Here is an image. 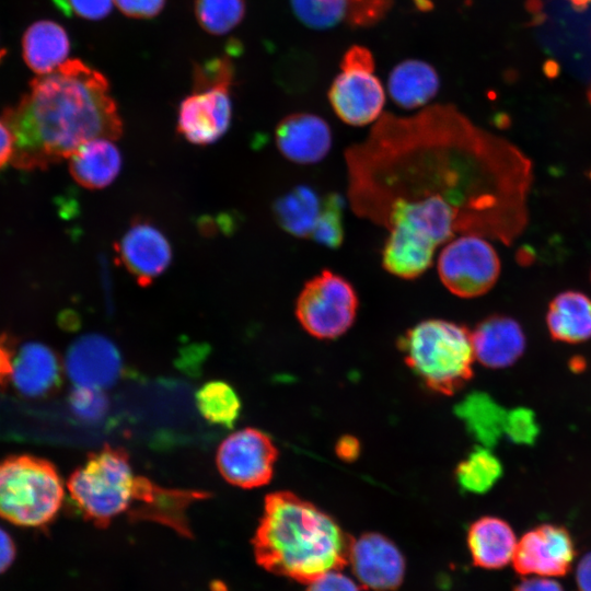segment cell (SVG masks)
Returning a JSON list of instances; mask_svg holds the SVG:
<instances>
[{
  "label": "cell",
  "mask_w": 591,
  "mask_h": 591,
  "mask_svg": "<svg viewBox=\"0 0 591 591\" xmlns=\"http://www.w3.org/2000/svg\"><path fill=\"white\" fill-rule=\"evenodd\" d=\"M579 591H591V552L586 554L576 568Z\"/></svg>",
  "instance_id": "b9f144b4"
},
{
  "label": "cell",
  "mask_w": 591,
  "mask_h": 591,
  "mask_svg": "<svg viewBox=\"0 0 591 591\" xmlns=\"http://www.w3.org/2000/svg\"><path fill=\"white\" fill-rule=\"evenodd\" d=\"M259 566L310 583L349 564L352 538L327 513L290 491L266 496L252 540Z\"/></svg>",
  "instance_id": "3957f363"
},
{
  "label": "cell",
  "mask_w": 591,
  "mask_h": 591,
  "mask_svg": "<svg viewBox=\"0 0 591 591\" xmlns=\"http://www.w3.org/2000/svg\"><path fill=\"white\" fill-rule=\"evenodd\" d=\"M11 379L15 389L24 396H47L61 383L58 357L42 343H26L13 359Z\"/></svg>",
  "instance_id": "ac0fdd59"
},
{
  "label": "cell",
  "mask_w": 591,
  "mask_h": 591,
  "mask_svg": "<svg viewBox=\"0 0 591 591\" xmlns=\"http://www.w3.org/2000/svg\"><path fill=\"white\" fill-rule=\"evenodd\" d=\"M540 427L535 414L526 407L507 413L505 434L517 444L531 445L538 437Z\"/></svg>",
  "instance_id": "d6a6232c"
},
{
  "label": "cell",
  "mask_w": 591,
  "mask_h": 591,
  "mask_svg": "<svg viewBox=\"0 0 591 591\" xmlns=\"http://www.w3.org/2000/svg\"><path fill=\"white\" fill-rule=\"evenodd\" d=\"M232 120V102L227 88L194 91L178 107L177 131L198 146L216 142L228 131Z\"/></svg>",
  "instance_id": "7c38bea8"
},
{
  "label": "cell",
  "mask_w": 591,
  "mask_h": 591,
  "mask_svg": "<svg viewBox=\"0 0 591 591\" xmlns=\"http://www.w3.org/2000/svg\"><path fill=\"white\" fill-rule=\"evenodd\" d=\"M118 262L142 287L157 279L172 260V247L154 224L136 220L115 245Z\"/></svg>",
  "instance_id": "4fadbf2b"
},
{
  "label": "cell",
  "mask_w": 591,
  "mask_h": 591,
  "mask_svg": "<svg viewBox=\"0 0 591 591\" xmlns=\"http://www.w3.org/2000/svg\"><path fill=\"white\" fill-rule=\"evenodd\" d=\"M438 274L443 286L460 298L488 292L500 274V259L483 236L463 234L449 241L438 257Z\"/></svg>",
  "instance_id": "ba28073f"
},
{
  "label": "cell",
  "mask_w": 591,
  "mask_h": 591,
  "mask_svg": "<svg viewBox=\"0 0 591 591\" xmlns=\"http://www.w3.org/2000/svg\"><path fill=\"white\" fill-rule=\"evenodd\" d=\"M575 556V543L566 528L542 524L518 541L512 564L521 576L554 578L570 570Z\"/></svg>",
  "instance_id": "8fae6325"
},
{
  "label": "cell",
  "mask_w": 591,
  "mask_h": 591,
  "mask_svg": "<svg viewBox=\"0 0 591 591\" xmlns=\"http://www.w3.org/2000/svg\"><path fill=\"white\" fill-rule=\"evenodd\" d=\"M120 169V151L107 138L85 142L69 158L73 179L89 189L108 186L118 176Z\"/></svg>",
  "instance_id": "ffe728a7"
},
{
  "label": "cell",
  "mask_w": 591,
  "mask_h": 591,
  "mask_svg": "<svg viewBox=\"0 0 591 591\" xmlns=\"http://www.w3.org/2000/svg\"><path fill=\"white\" fill-rule=\"evenodd\" d=\"M360 444L354 437H343L336 445L337 455L345 461H352L359 455Z\"/></svg>",
  "instance_id": "7bdbcfd3"
},
{
  "label": "cell",
  "mask_w": 591,
  "mask_h": 591,
  "mask_svg": "<svg viewBox=\"0 0 591 591\" xmlns=\"http://www.w3.org/2000/svg\"><path fill=\"white\" fill-rule=\"evenodd\" d=\"M67 488L82 515L100 528L124 513L165 525L181 503L178 489L161 487L137 475L127 452L112 445L89 454L70 475Z\"/></svg>",
  "instance_id": "277c9868"
},
{
  "label": "cell",
  "mask_w": 591,
  "mask_h": 591,
  "mask_svg": "<svg viewBox=\"0 0 591 591\" xmlns=\"http://www.w3.org/2000/svg\"><path fill=\"white\" fill-rule=\"evenodd\" d=\"M166 0H114L123 14L132 19H152L164 8Z\"/></svg>",
  "instance_id": "d590c367"
},
{
  "label": "cell",
  "mask_w": 591,
  "mask_h": 591,
  "mask_svg": "<svg viewBox=\"0 0 591 591\" xmlns=\"http://www.w3.org/2000/svg\"><path fill=\"white\" fill-rule=\"evenodd\" d=\"M345 199L338 193H329L323 198L322 209L310 239L332 250L344 241Z\"/></svg>",
  "instance_id": "f546056e"
},
{
  "label": "cell",
  "mask_w": 591,
  "mask_h": 591,
  "mask_svg": "<svg viewBox=\"0 0 591 591\" xmlns=\"http://www.w3.org/2000/svg\"><path fill=\"white\" fill-rule=\"evenodd\" d=\"M14 150L13 137L10 129L0 119V169L12 160Z\"/></svg>",
  "instance_id": "60d3db41"
},
{
  "label": "cell",
  "mask_w": 591,
  "mask_h": 591,
  "mask_svg": "<svg viewBox=\"0 0 591 591\" xmlns=\"http://www.w3.org/2000/svg\"><path fill=\"white\" fill-rule=\"evenodd\" d=\"M69 50V36L65 28L56 22L37 21L23 35V59L28 68L38 76L54 72L67 60Z\"/></svg>",
  "instance_id": "44dd1931"
},
{
  "label": "cell",
  "mask_w": 591,
  "mask_h": 591,
  "mask_svg": "<svg viewBox=\"0 0 591 591\" xmlns=\"http://www.w3.org/2000/svg\"><path fill=\"white\" fill-rule=\"evenodd\" d=\"M349 563L359 583L370 590H395L404 579V556L382 534L366 533L352 540Z\"/></svg>",
  "instance_id": "5bb4252c"
},
{
  "label": "cell",
  "mask_w": 591,
  "mask_h": 591,
  "mask_svg": "<svg viewBox=\"0 0 591 591\" xmlns=\"http://www.w3.org/2000/svg\"><path fill=\"white\" fill-rule=\"evenodd\" d=\"M2 120L13 137L11 163L28 171L69 159L88 141L117 140L123 134L108 80L79 59L32 80Z\"/></svg>",
  "instance_id": "7a4b0ae2"
},
{
  "label": "cell",
  "mask_w": 591,
  "mask_h": 591,
  "mask_svg": "<svg viewBox=\"0 0 591 591\" xmlns=\"http://www.w3.org/2000/svg\"><path fill=\"white\" fill-rule=\"evenodd\" d=\"M454 410L468 432L483 447H494L505 434L508 412L487 393H470L455 406Z\"/></svg>",
  "instance_id": "cb8c5ba5"
},
{
  "label": "cell",
  "mask_w": 591,
  "mask_h": 591,
  "mask_svg": "<svg viewBox=\"0 0 591 591\" xmlns=\"http://www.w3.org/2000/svg\"><path fill=\"white\" fill-rule=\"evenodd\" d=\"M306 591H359V588L349 577L332 570L310 582Z\"/></svg>",
  "instance_id": "8d00e7d4"
},
{
  "label": "cell",
  "mask_w": 591,
  "mask_h": 591,
  "mask_svg": "<svg viewBox=\"0 0 591 591\" xmlns=\"http://www.w3.org/2000/svg\"><path fill=\"white\" fill-rule=\"evenodd\" d=\"M398 346L407 366L434 392L451 395L473 375L472 335L461 324L422 321L401 337Z\"/></svg>",
  "instance_id": "5b68a950"
},
{
  "label": "cell",
  "mask_w": 591,
  "mask_h": 591,
  "mask_svg": "<svg viewBox=\"0 0 591 591\" xmlns=\"http://www.w3.org/2000/svg\"><path fill=\"white\" fill-rule=\"evenodd\" d=\"M323 199L308 185H297L278 197L273 206L278 225L297 237H309L318 219Z\"/></svg>",
  "instance_id": "d4e9b609"
},
{
  "label": "cell",
  "mask_w": 591,
  "mask_h": 591,
  "mask_svg": "<svg viewBox=\"0 0 591 591\" xmlns=\"http://www.w3.org/2000/svg\"><path fill=\"white\" fill-rule=\"evenodd\" d=\"M348 25L367 27L378 23L389 12L393 0H346Z\"/></svg>",
  "instance_id": "836d02e7"
},
{
  "label": "cell",
  "mask_w": 591,
  "mask_h": 591,
  "mask_svg": "<svg viewBox=\"0 0 591 591\" xmlns=\"http://www.w3.org/2000/svg\"><path fill=\"white\" fill-rule=\"evenodd\" d=\"M297 19L314 30H327L348 23L346 0H290Z\"/></svg>",
  "instance_id": "f1b7e54d"
},
{
  "label": "cell",
  "mask_w": 591,
  "mask_h": 591,
  "mask_svg": "<svg viewBox=\"0 0 591 591\" xmlns=\"http://www.w3.org/2000/svg\"><path fill=\"white\" fill-rule=\"evenodd\" d=\"M502 472L499 459L488 448L480 445L459 463L455 478L462 490L485 494L495 486Z\"/></svg>",
  "instance_id": "4316f807"
},
{
  "label": "cell",
  "mask_w": 591,
  "mask_h": 591,
  "mask_svg": "<svg viewBox=\"0 0 591 591\" xmlns=\"http://www.w3.org/2000/svg\"><path fill=\"white\" fill-rule=\"evenodd\" d=\"M346 161L354 211L422 252L456 234L510 245L526 227L531 160L453 105L383 115Z\"/></svg>",
  "instance_id": "6da1fadb"
},
{
  "label": "cell",
  "mask_w": 591,
  "mask_h": 591,
  "mask_svg": "<svg viewBox=\"0 0 591 591\" xmlns=\"http://www.w3.org/2000/svg\"><path fill=\"white\" fill-rule=\"evenodd\" d=\"M65 488L56 466L32 455L0 462V517L21 526L50 523L61 508Z\"/></svg>",
  "instance_id": "8992f818"
},
{
  "label": "cell",
  "mask_w": 591,
  "mask_h": 591,
  "mask_svg": "<svg viewBox=\"0 0 591 591\" xmlns=\"http://www.w3.org/2000/svg\"><path fill=\"white\" fill-rule=\"evenodd\" d=\"M518 541L510 524L497 517H482L467 532L473 564L484 569H499L512 561Z\"/></svg>",
  "instance_id": "d6986e66"
},
{
  "label": "cell",
  "mask_w": 591,
  "mask_h": 591,
  "mask_svg": "<svg viewBox=\"0 0 591 591\" xmlns=\"http://www.w3.org/2000/svg\"><path fill=\"white\" fill-rule=\"evenodd\" d=\"M13 355L9 339L7 336L0 335V386L11 378Z\"/></svg>",
  "instance_id": "f35d334b"
},
{
  "label": "cell",
  "mask_w": 591,
  "mask_h": 591,
  "mask_svg": "<svg viewBox=\"0 0 591 591\" xmlns=\"http://www.w3.org/2000/svg\"><path fill=\"white\" fill-rule=\"evenodd\" d=\"M200 415L210 424L233 428L241 415L242 403L232 385L216 380L205 383L195 394Z\"/></svg>",
  "instance_id": "484cf974"
},
{
  "label": "cell",
  "mask_w": 591,
  "mask_h": 591,
  "mask_svg": "<svg viewBox=\"0 0 591 591\" xmlns=\"http://www.w3.org/2000/svg\"><path fill=\"white\" fill-rule=\"evenodd\" d=\"M572 7L577 10H583L586 9L589 3L591 2V0H568Z\"/></svg>",
  "instance_id": "ee69618b"
},
{
  "label": "cell",
  "mask_w": 591,
  "mask_h": 591,
  "mask_svg": "<svg viewBox=\"0 0 591 591\" xmlns=\"http://www.w3.org/2000/svg\"><path fill=\"white\" fill-rule=\"evenodd\" d=\"M58 9L67 15L86 20H102L113 8L114 0H54Z\"/></svg>",
  "instance_id": "e575fe53"
},
{
  "label": "cell",
  "mask_w": 591,
  "mask_h": 591,
  "mask_svg": "<svg viewBox=\"0 0 591 591\" xmlns=\"http://www.w3.org/2000/svg\"><path fill=\"white\" fill-rule=\"evenodd\" d=\"M440 88L437 70L428 62L407 59L390 72L387 90L395 104L414 109L430 102Z\"/></svg>",
  "instance_id": "7402d4cb"
},
{
  "label": "cell",
  "mask_w": 591,
  "mask_h": 591,
  "mask_svg": "<svg viewBox=\"0 0 591 591\" xmlns=\"http://www.w3.org/2000/svg\"><path fill=\"white\" fill-rule=\"evenodd\" d=\"M513 591H564L563 587L552 578L530 577L522 579Z\"/></svg>",
  "instance_id": "74e56055"
},
{
  "label": "cell",
  "mask_w": 591,
  "mask_h": 591,
  "mask_svg": "<svg viewBox=\"0 0 591 591\" xmlns=\"http://www.w3.org/2000/svg\"><path fill=\"white\" fill-rule=\"evenodd\" d=\"M66 371L74 385L104 390L113 385L121 372V357L113 341L101 334H86L76 339L66 355Z\"/></svg>",
  "instance_id": "9a60e30c"
},
{
  "label": "cell",
  "mask_w": 591,
  "mask_h": 591,
  "mask_svg": "<svg viewBox=\"0 0 591 591\" xmlns=\"http://www.w3.org/2000/svg\"><path fill=\"white\" fill-rule=\"evenodd\" d=\"M546 324L553 339L578 344L591 338V299L579 291L558 293L548 305Z\"/></svg>",
  "instance_id": "603a6c76"
},
{
  "label": "cell",
  "mask_w": 591,
  "mask_h": 591,
  "mask_svg": "<svg viewBox=\"0 0 591 591\" xmlns=\"http://www.w3.org/2000/svg\"><path fill=\"white\" fill-rule=\"evenodd\" d=\"M588 97H589V101H590V103H591V89H590V91H589V93H588Z\"/></svg>",
  "instance_id": "f6af8a7d"
},
{
  "label": "cell",
  "mask_w": 591,
  "mask_h": 591,
  "mask_svg": "<svg viewBox=\"0 0 591 591\" xmlns=\"http://www.w3.org/2000/svg\"><path fill=\"white\" fill-rule=\"evenodd\" d=\"M471 335L475 358L487 368H508L525 350L524 332L510 316H488L477 324Z\"/></svg>",
  "instance_id": "e0dca14e"
},
{
  "label": "cell",
  "mask_w": 591,
  "mask_h": 591,
  "mask_svg": "<svg viewBox=\"0 0 591 591\" xmlns=\"http://www.w3.org/2000/svg\"><path fill=\"white\" fill-rule=\"evenodd\" d=\"M277 457L278 450L267 433L255 428H244L220 443L216 464L225 482L252 489L270 482Z\"/></svg>",
  "instance_id": "9c48e42d"
},
{
  "label": "cell",
  "mask_w": 591,
  "mask_h": 591,
  "mask_svg": "<svg viewBox=\"0 0 591 591\" xmlns=\"http://www.w3.org/2000/svg\"><path fill=\"white\" fill-rule=\"evenodd\" d=\"M340 69L328 90V101L336 115L352 126L376 120L385 103V93L374 76V63L340 61Z\"/></svg>",
  "instance_id": "30bf717a"
},
{
  "label": "cell",
  "mask_w": 591,
  "mask_h": 591,
  "mask_svg": "<svg viewBox=\"0 0 591 591\" xmlns=\"http://www.w3.org/2000/svg\"><path fill=\"white\" fill-rule=\"evenodd\" d=\"M198 24L209 34L223 35L236 27L245 15V0H194Z\"/></svg>",
  "instance_id": "83f0119b"
},
{
  "label": "cell",
  "mask_w": 591,
  "mask_h": 591,
  "mask_svg": "<svg viewBox=\"0 0 591 591\" xmlns=\"http://www.w3.org/2000/svg\"><path fill=\"white\" fill-rule=\"evenodd\" d=\"M69 407L80 420L100 422L108 412V399L103 390L74 385L69 395Z\"/></svg>",
  "instance_id": "4dcf8cb0"
},
{
  "label": "cell",
  "mask_w": 591,
  "mask_h": 591,
  "mask_svg": "<svg viewBox=\"0 0 591 591\" xmlns=\"http://www.w3.org/2000/svg\"><path fill=\"white\" fill-rule=\"evenodd\" d=\"M234 66L228 56L213 57L197 63L193 70L194 91L212 88L230 89L234 81Z\"/></svg>",
  "instance_id": "1f68e13d"
},
{
  "label": "cell",
  "mask_w": 591,
  "mask_h": 591,
  "mask_svg": "<svg viewBox=\"0 0 591 591\" xmlns=\"http://www.w3.org/2000/svg\"><path fill=\"white\" fill-rule=\"evenodd\" d=\"M15 554L16 548L12 537L0 528V573L12 565Z\"/></svg>",
  "instance_id": "ab89813d"
},
{
  "label": "cell",
  "mask_w": 591,
  "mask_h": 591,
  "mask_svg": "<svg viewBox=\"0 0 591 591\" xmlns=\"http://www.w3.org/2000/svg\"><path fill=\"white\" fill-rule=\"evenodd\" d=\"M276 146L280 153L297 164L322 161L332 148V130L321 116L294 113L283 117L276 127Z\"/></svg>",
  "instance_id": "2e32d148"
},
{
  "label": "cell",
  "mask_w": 591,
  "mask_h": 591,
  "mask_svg": "<svg viewBox=\"0 0 591 591\" xmlns=\"http://www.w3.org/2000/svg\"><path fill=\"white\" fill-rule=\"evenodd\" d=\"M3 54H4L3 50H0V59L3 56Z\"/></svg>",
  "instance_id": "bcb514c9"
},
{
  "label": "cell",
  "mask_w": 591,
  "mask_h": 591,
  "mask_svg": "<svg viewBox=\"0 0 591 591\" xmlns=\"http://www.w3.org/2000/svg\"><path fill=\"white\" fill-rule=\"evenodd\" d=\"M358 306L354 286L343 276L324 269L304 283L296 302V315L310 335L333 339L351 327Z\"/></svg>",
  "instance_id": "52a82bcc"
}]
</instances>
